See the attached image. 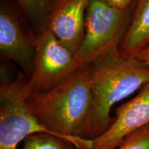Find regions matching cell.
<instances>
[{
	"instance_id": "2",
	"label": "cell",
	"mask_w": 149,
	"mask_h": 149,
	"mask_svg": "<svg viewBox=\"0 0 149 149\" xmlns=\"http://www.w3.org/2000/svg\"><path fill=\"white\" fill-rule=\"evenodd\" d=\"M88 66L93 94L88 139H93L113 123L112 107L149 83V66L134 57L122 55L118 46Z\"/></svg>"
},
{
	"instance_id": "5",
	"label": "cell",
	"mask_w": 149,
	"mask_h": 149,
	"mask_svg": "<svg viewBox=\"0 0 149 149\" xmlns=\"http://www.w3.org/2000/svg\"><path fill=\"white\" fill-rule=\"evenodd\" d=\"M124 10L110 6L100 0H91L86 14L84 36L75 54L81 66L118 46Z\"/></svg>"
},
{
	"instance_id": "6",
	"label": "cell",
	"mask_w": 149,
	"mask_h": 149,
	"mask_svg": "<svg viewBox=\"0 0 149 149\" xmlns=\"http://www.w3.org/2000/svg\"><path fill=\"white\" fill-rule=\"evenodd\" d=\"M149 124V83L137 95L115 109L109 128L93 139L92 149H116L130 134Z\"/></svg>"
},
{
	"instance_id": "8",
	"label": "cell",
	"mask_w": 149,
	"mask_h": 149,
	"mask_svg": "<svg viewBox=\"0 0 149 149\" xmlns=\"http://www.w3.org/2000/svg\"><path fill=\"white\" fill-rule=\"evenodd\" d=\"M0 51L3 57L15 62L25 72L31 74L34 45L24 35L15 17L5 9L0 12Z\"/></svg>"
},
{
	"instance_id": "3",
	"label": "cell",
	"mask_w": 149,
	"mask_h": 149,
	"mask_svg": "<svg viewBox=\"0 0 149 149\" xmlns=\"http://www.w3.org/2000/svg\"><path fill=\"white\" fill-rule=\"evenodd\" d=\"M30 94L23 73L12 80L4 67H1L0 149H17L24 139L35 134L59 137L43 125L29 109L27 99Z\"/></svg>"
},
{
	"instance_id": "13",
	"label": "cell",
	"mask_w": 149,
	"mask_h": 149,
	"mask_svg": "<svg viewBox=\"0 0 149 149\" xmlns=\"http://www.w3.org/2000/svg\"><path fill=\"white\" fill-rule=\"evenodd\" d=\"M110 6L114 7L120 10H125L126 8L130 4L133 0H100Z\"/></svg>"
},
{
	"instance_id": "7",
	"label": "cell",
	"mask_w": 149,
	"mask_h": 149,
	"mask_svg": "<svg viewBox=\"0 0 149 149\" xmlns=\"http://www.w3.org/2000/svg\"><path fill=\"white\" fill-rule=\"evenodd\" d=\"M90 1L59 0L48 18V29L74 55L84 36L86 14Z\"/></svg>"
},
{
	"instance_id": "11",
	"label": "cell",
	"mask_w": 149,
	"mask_h": 149,
	"mask_svg": "<svg viewBox=\"0 0 149 149\" xmlns=\"http://www.w3.org/2000/svg\"><path fill=\"white\" fill-rule=\"evenodd\" d=\"M116 149H149V124L128 135Z\"/></svg>"
},
{
	"instance_id": "12",
	"label": "cell",
	"mask_w": 149,
	"mask_h": 149,
	"mask_svg": "<svg viewBox=\"0 0 149 149\" xmlns=\"http://www.w3.org/2000/svg\"><path fill=\"white\" fill-rule=\"evenodd\" d=\"M17 1L30 17L37 19L44 14L49 0H17Z\"/></svg>"
},
{
	"instance_id": "10",
	"label": "cell",
	"mask_w": 149,
	"mask_h": 149,
	"mask_svg": "<svg viewBox=\"0 0 149 149\" xmlns=\"http://www.w3.org/2000/svg\"><path fill=\"white\" fill-rule=\"evenodd\" d=\"M21 149H80L66 139L51 134L31 135L22 141Z\"/></svg>"
},
{
	"instance_id": "14",
	"label": "cell",
	"mask_w": 149,
	"mask_h": 149,
	"mask_svg": "<svg viewBox=\"0 0 149 149\" xmlns=\"http://www.w3.org/2000/svg\"><path fill=\"white\" fill-rule=\"evenodd\" d=\"M133 57L143 64L149 66V43Z\"/></svg>"
},
{
	"instance_id": "1",
	"label": "cell",
	"mask_w": 149,
	"mask_h": 149,
	"mask_svg": "<svg viewBox=\"0 0 149 149\" xmlns=\"http://www.w3.org/2000/svg\"><path fill=\"white\" fill-rule=\"evenodd\" d=\"M27 103L37 120L53 133L80 149L93 148V139H88L93 105L88 65L51 90L31 93Z\"/></svg>"
},
{
	"instance_id": "9",
	"label": "cell",
	"mask_w": 149,
	"mask_h": 149,
	"mask_svg": "<svg viewBox=\"0 0 149 149\" xmlns=\"http://www.w3.org/2000/svg\"><path fill=\"white\" fill-rule=\"evenodd\" d=\"M149 43V0H138L135 14L123 38L120 53L133 57Z\"/></svg>"
},
{
	"instance_id": "4",
	"label": "cell",
	"mask_w": 149,
	"mask_h": 149,
	"mask_svg": "<svg viewBox=\"0 0 149 149\" xmlns=\"http://www.w3.org/2000/svg\"><path fill=\"white\" fill-rule=\"evenodd\" d=\"M34 47L33 71L28 80L31 93L51 90L82 67L48 28L37 37Z\"/></svg>"
}]
</instances>
